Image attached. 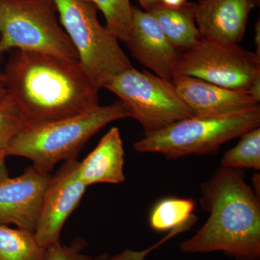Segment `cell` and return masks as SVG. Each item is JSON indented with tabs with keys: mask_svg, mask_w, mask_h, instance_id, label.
<instances>
[{
	"mask_svg": "<svg viewBox=\"0 0 260 260\" xmlns=\"http://www.w3.org/2000/svg\"><path fill=\"white\" fill-rule=\"evenodd\" d=\"M4 73L8 99L28 127L80 115L99 106V90L79 60L16 49Z\"/></svg>",
	"mask_w": 260,
	"mask_h": 260,
	"instance_id": "cell-1",
	"label": "cell"
},
{
	"mask_svg": "<svg viewBox=\"0 0 260 260\" xmlns=\"http://www.w3.org/2000/svg\"><path fill=\"white\" fill-rule=\"evenodd\" d=\"M206 223L180 244L186 254L223 251L237 260H259L260 203L237 169L221 167L200 186Z\"/></svg>",
	"mask_w": 260,
	"mask_h": 260,
	"instance_id": "cell-2",
	"label": "cell"
},
{
	"mask_svg": "<svg viewBox=\"0 0 260 260\" xmlns=\"http://www.w3.org/2000/svg\"><path fill=\"white\" fill-rule=\"evenodd\" d=\"M128 117L122 103L100 106L80 115L43 125L29 126L5 149L8 156L28 158L44 173L58 162L77 158L85 143L109 123Z\"/></svg>",
	"mask_w": 260,
	"mask_h": 260,
	"instance_id": "cell-3",
	"label": "cell"
},
{
	"mask_svg": "<svg viewBox=\"0 0 260 260\" xmlns=\"http://www.w3.org/2000/svg\"><path fill=\"white\" fill-rule=\"evenodd\" d=\"M59 20L78 54L80 64L99 90L133 68L117 38L99 22L97 8L86 0H52Z\"/></svg>",
	"mask_w": 260,
	"mask_h": 260,
	"instance_id": "cell-4",
	"label": "cell"
},
{
	"mask_svg": "<svg viewBox=\"0 0 260 260\" xmlns=\"http://www.w3.org/2000/svg\"><path fill=\"white\" fill-rule=\"evenodd\" d=\"M259 125V106L226 116H192L145 135L135 143L134 148L140 153H160L169 159L206 155Z\"/></svg>",
	"mask_w": 260,
	"mask_h": 260,
	"instance_id": "cell-5",
	"label": "cell"
},
{
	"mask_svg": "<svg viewBox=\"0 0 260 260\" xmlns=\"http://www.w3.org/2000/svg\"><path fill=\"white\" fill-rule=\"evenodd\" d=\"M16 49L79 60L52 0H0V58Z\"/></svg>",
	"mask_w": 260,
	"mask_h": 260,
	"instance_id": "cell-6",
	"label": "cell"
},
{
	"mask_svg": "<svg viewBox=\"0 0 260 260\" xmlns=\"http://www.w3.org/2000/svg\"><path fill=\"white\" fill-rule=\"evenodd\" d=\"M105 89L119 97L128 117L143 126L145 135L193 116L171 80L131 68L116 75Z\"/></svg>",
	"mask_w": 260,
	"mask_h": 260,
	"instance_id": "cell-7",
	"label": "cell"
},
{
	"mask_svg": "<svg viewBox=\"0 0 260 260\" xmlns=\"http://www.w3.org/2000/svg\"><path fill=\"white\" fill-rule=\"evenodd\" d=\"M176 75L203 80L218 86L251 94L260 99V54L202 37L181 53Z\"/></svg>",
	"mask_w": 260,
	"mask_h": 260,
	"instance_id": "cell-8",
	"label": "cell"
},
{
	"mask_svg": "<svg viewBox=\"0 0 260 260\" xmlns=\"http://www.w3.org/2000/svg\"><path fill=\"white\" fill-rule=\"evenodd\" d=\"M79 162L77 158L66 160L52 175L43 197L34 234L45 249L60 243L62 228L88 187L78 174Z\"/></svg>",
	"mask_w": 260,
	"mask_h": 260,
	"instance_id": "cell-9",
	"label": "cell"
},
{
	"mask_svg": "<svg viewBox=\"0 0 260 260\" xmlns=\"http://www.w3.org/2000/svg\"><path fill=\"white\" fill-rule=\"evenodd\" d=\"M52 175L27 167L19 177L0 182V225L35 232L43 197Z\"/></svg>",
	"mask_w": 260,
	"mask_h": 260,
	"instance_id": "cell-10",
	"label": "cell"
},
{
	"mask_svg": "<svg viewBox=\"0 0 260 260\" xmlns=\"http://www.w3.org/2000/svg\"><path fill=\"white\" fill-rule=\"evenodd\" d=\"M124 43L140 64L172 81L181 53L169 42L150 12L133 7L131 28Z\"/></svg>",
	"mask_w": 260,
	"mask_h": 260,
	"instance_id": "cell-11",
	"label": "cell"
},
{
	"mask_svg": "<svg viewBox=\"0 0 260 260\" xmlns=\"http://www.w3.org/2000/svg\"><path fill=\"white\" fill-rule=\"evenodd\" d=\"M172 81L193 116H226L259 106L260 99L251 94L223 88L192 77L176 75Z\"/></svg>",
	"mask_w": 260,
	"mask_h": 260,
	"instance_id": "cell-12",
	"label": "cell"
},
{
	"mask_svg": "<svg viewBox=\"0 0 260 260\" xmlns=\"http://www.w3.org/2000/svg\"><path fill=\"white\" fill-rule=\"evenodd\" d=\"M260 0H200L195 21L202 37L212 42L234 45L242 42L251 10Z\"/></svg>",
	"mask_w": 260,
	"mask_h": 260,
	"instance_id": "cell-13",
	"label": "cell"
},
{
	"mask_svg": "<svg viewBox=\"0 0 260 260\" xmlns=\"http://www.w3.org/2000/svg\"><path fill=\"white\" fill-rule=\"evenodd\" d=\"M124 150L120 132L113 127L93 151L79 162L78 174L87 186L98 183L121 184L124 174Z\"/></svg>",
	"mask_w": 260,
	"mask_h": 260,
	"instance_id": "cell-14",
	"label": "cell"
},
{
	"mask_svg": "<svg viewBox=\"0 0 260 260\" xmlns=\"http://www.w3.org/2000/svg\"><path fill=\"white\" fill-rule=\"evenodd\" d=\"M196 3H189L179 8L159 4L149 10L155 17L168 40L180 53L194 47L202 39L195 21Z\"/></svg>",
	"mask_w": 260,
	"mask_h": 260,
	"instance_id": "cell-15",
	"label": "cell"
},
{
	"mask_svg": "<svg viewBox=\"0 0 260 260\" xmlns=\"http://www.w3.org/2000/svg\"><path fill=\"white\" fill-rule=\"evenodd\" d=\"M46 249L34 233L0 225V260H44Z\"/></svg>",
	"mask_w": 260,
	"mask_h": 260,
	"instance_id": "cell-16",
	"label": "cell"
},
{
	"mask_svg": "<svg viewBox=\"0 0 260 260\" xmlns=\"http://www.w3.org/2000/svg\"><path fill=\"white\" fill-rule=\"evenodd\" d=\"M195 208L196 203L189 198H164L153 207L149 223L155 232H171L194 218Z\"/></svg>",
	"mask_w": 260,
	"mask_h": 260,
	"instance_id": "cell-17",
	"label": "cell"
},
{
	"mask_svg": "<svg viewBox=\"0 0 260 260\" xmlns=\"http://www.w3.org/2000/svg\"><path fill=\"white\" fill-rule=\"evenodd\" d=\"M239 143L228 150L221 158L222 167L232 169H260V128L246 132Z\"/></svg>",
	"mask_w": 260,
	"mask_h": 260,
	"instance_id": "cell-18",
	"label": "cell"
},
{
	"mask_svg": "<svg viewBox=\"0 0 260 260\" xmlns=\"http://www.w3.org/2000/svg\"><path fill=\"white\" fill-rule=\"evenodd\" d=\"M100 10L106 27L118 40L125 42L131 28L133 7L130 0H86Z\"/></svg>",
	"mask_w": 260,
	"mask_h": 260,
	"instance_id": "cell-19",
	"label": "cell"
},
{
	"mask_svg": "<svg viewBox=\"0 0 260 260\" xmlns=\"http://www.w3.org/2000/svg\"><path fill=\"white\" fill-rule=\"evenodd\" d=\"M28 127L8 95L0 102V148L6 149L15 137Z\"/></svg>",
	"mask_w": 260,
	"mask_h": 260,
	"instance_id": "cell-20",
	"label": "cell"
},
{
	"mask_svg": "<svg viewBox=\"0 0 260 260\" xmlns=\"http://www.w3.org/2000/svg\"><path fill=\"white\" fill-rule=\"evenodd\" d=\"M87 246L88 243L80 238H76L68 246L59 243L47 248L44 260H92L83 253Z\"/></svg>",
	"mask_w": 260,
	"mask_h": 260,
	"instance_id": "cell-21",
	"label": "cell"
},
{
	"mask_svg": "<svg viewBox=\"0 0 260 260\" xmlns=\"http://www.w3.org/2000/svg\"><path fill=\"white\" fill-rule=\"evenodd\" d=\"M161 242L158 244H155L152 247L148 248V249H145L143 251H134L132 249H125L121 251L119 254H116V255L111 256V260H145L146 256L148 255L149 253L153 249L156 248L157 246L161 244Z\"/></svg>",
	"mask_w": 260,
	"mask_h": 260,
	"instance_id": "cell-22",
	"label": "cell"
},
{
	"mask_svg": "<svg viewBox=\"0 0 260 260\" xmlns=\"http://www.w3.org/2000/svg\"><path fill=\"white\" fill-rule=\"evenodd\" d=\"M8 157L5 149L0 148V182L10 178L9 172L6 166V158Z\"/></svg>",
	"mask_w": 260,
	"mask_h": 260,
	"instance_id": "cell-23",
	"label": "cell"
},
{
	"mask_svg": "<svg viewBox=\"0 0 260 260\" xmlns=\"http://www.w3.org/2000/svg\"><path fill=\"white\" fill-rule=\"evenodd\" d=\"M187 0H160V4L171 8H179L184 6Z\"/></svg>",
	"mask_w": 260,
	"mask_h": 260,
	"instance_id": "cell-24",
	"label": "cell"
},
{
	"mask_svg": "<svg viewBox=\"0 0 260 260\" xmlns=\"http://www.w3.org/2000/svg\"><path fill=\"white\" fill-rule=\"evenodd\" d=\"M8 95L7 90L6 78L4 72H0V102L4 100Z\"/></svg>",
	"mask_w": 260,
	"mask_h": 260,
	"instance_id": "cell-25",
	"label": "cell"
},
{
	"mask_svg": "<svg viewBox=\"0 0 260 260\" xmlns=\"http://www.w3.org/2000/svg\"><path fill=\"white\" fill-rule=\"evenodd\" d=\"M145 11H149L153 7L160 4V0H138Z\"/></svg>",
	"mask_w": 260,
	"mask_h": 260,
	"instance_id": "cell-26",
	"label": "cell"
},
{
	"mask_svg": "<svg viewBox=\"0 0 260 260\" xmlns=\"http://www.w3.org/2000/svg\"><path fill=\"white\" fill-rule=\"evenodd\" d=\"M252 182H253V186H254V193L256 194V196L258 198H259V191L258 190V188H259V182H260V178H259V174H256L253 176L252 177Z\"/></svg>",
	"mask_w": 260,
	"mask_h": 260,
	"instance_id": "cell-27",
	"label": "cell"
},
{
	"mask_svg": "<svg viewBox=\"0 0 260 260\" xmlns=\"http://www.w3.org/2000/svg\"><path fill=\"white\" fill-rule=\"evenodd\" d=\"M93 260H111V256L107 252L97 256Z\"/></svg>",
	"mask_w": 260,
	"mask_h": 260,
	"instance_id": "cell-28",
	"label": "cell"
}]
</instances>
